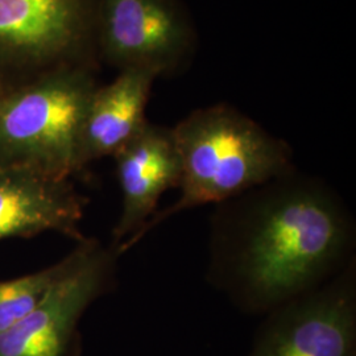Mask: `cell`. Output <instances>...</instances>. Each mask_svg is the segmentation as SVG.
<instances>
[{
	"mask_svg": "<svg viewBox=\"0 0 356 356\" xmlns=\"http://www.w3.org/2000/svg\"><path fill=\"white\" fill-rule=\"evenodd\" d=\"M355 251L341 194L296 168L216 204L206 280L239 312L266 316L338 276Z\"/></svg>",
	"mask_w": 356,
	"mask_h": 356,
	"instance_id": "obj_1",
	"label": "cell"
},
{
	"mask_svg": "<svg viewBox=\"0 0 356 356\" xmlns=\"http://www.w3.org/2000/svg\"><path fill=\"white\" fill-rule=\"evenodd\" d=\"M172 129L181 160L179 197L156 211L129 248L172 216L216 206L296 169L286 141L227 103L197 108Z\"/></svg>",
	"mask_w": 356,
	"mask_h": 356,
	"instance_id": "obj_2",
	"label": "cell"
},
{
	"mask_svg": "<svg viewBox=\"0 0 356 356\" xmlns=\"http://www.w3.org/2000/svg\"><path fill=\"white\" fill-rule=\"evenodd\" d=\"M99 85L89 65L56 69L0 98V166L56 178L78 172L90 101Z\"/></svg>",
	"mask_w": 356,
	"mask_h": 356,
	"instance_id": "obj_3",
	"label": "cell"
},
{
	"mask_svg": "<svg viewBox=\"0 0 356 356\" xmlns=\"http://www.w3.org/2000/svg\"><path fill=\"white\" fill-rule=\"evenodd\" d=\"M99 0H0V78L7 89L56 69L89 65Z\"/></svg>",
	"mask_w": 356,
	"mask_h": 356,
	"instance_id": "obj_4",
	"label": "cell"
},
{
	"mask_svg": "<svg viewBox=\"0 0 356 356\" xmlns=\"http://www.w3.org/2000/svg\"><path fill=\"white\" fill-rule=\"evenodd\" d=\"M119 256L114 244L94 238L76 243L38 305L0 334V356H76L79 322L113 288Z\"/></svg>",
	"mask_w": 356,
	"mask_h": 356,
	"instance_id": "obj_5",
	"label": "cell"
},
{
	"mask_svg": "<svg viewBox=\"0 0 356 356\" xmlns=\"http://www.w3.org/2000/svg\"><path fill=\"white\" fill-rule=\"evenodd\" d=\"M263 317L245 356H356V260Z\"/></svg>",
	"mask_w": 356,
	"mask_h": 356,
	"instance_id": "obj_6",
	"label": "cell"
},
{
	"mask_svg": "<svg viewBox=\"0 0 356 356\" xmlns=\"http://www.w3.org/2000/svg\"><path fill=\"white\" fill-rule=\"evenodd\" d=\"M97 41L107 64L160 76L191 56L194 31L177 0H99Z\"/></svg>",
	"mask_w": 356,
	"mask_h": 356,
	"instance_id": "obj_7",
	"label": "cell"
},
{
	"mask_svg": "<svg viewBox=\"0 0 356 356\" xmlns=\"http://www.w3.org/2000/svg\"><path fill=\"white\" fill-rule=\"evenodd\" d=\"M122 210L113 229L120 254L157 211L161 195L179 188L181 160L173 129L147 122L144 127L113 156Z\"/></svg>",
	"mask_w": 356,
	"mask_h": 356,
	"instance_id": "obj_8",
	"label": "cell"
},
{
	"mask_svg": "<svg viewBox=\"0 0 356 356\" xmlns=\"http://www.w3.org/2000/svg\"><path fill=\"white\" fill-rule=\"evenodd\" d=\"M85 204L70 178L0 166V241L57 232L81 242Z\"/></svg>",
	"mask_w": 356,
	"mask_h": 356,
	"instance_id": "obj_9",
	"label": "cell"
},
{
	"mask_svg": "<svg viewBox=\"0 0 356 356\" xmlns=\"http://www.w3.org/2000/svg\"><path fill=\"white\" fill-rule=\"evenodd\" d=\"M156 78L151 70L124 69L113 82L94 91L81 138L82 170L92 161L113 157L144 127Z\"/></svg>",
	"mask_w": 356,
	"mask_h": 356,
	"instance_id": "obj_10",
	"label": "cell"
},
{
	"mask_svg": "<svg viewBox=\"0 0 356 356\" xmlns=\"http://www.w3.org/2000/svg\"><path fill=\"white\" fill-rule=\"evenodd\" d=\"M61 269V260L51 267L0 281V334L11 329L38 305Z\"/></svg>",
	"mask_w": 356,
	"mask_h": 356,
	"instance_id": "obj_11",
	"label": "cell"
},
{
	"mask_svg": "<svg viewBox=\"0 0 356 356\" xmlns=\"http://www.w3.org/2000/svg\"><path fill=\"white\" fill-rule=\"evenodd\" d=\"M8 91V89H7V86L4 85V82H3V79L0 78V98L6 94Z\"/></svg>",
	"mask_w": 356,
	"mask_h": 356,
	"instance_id": "obj_12",
	"label": "cell"
}]
</instances>
